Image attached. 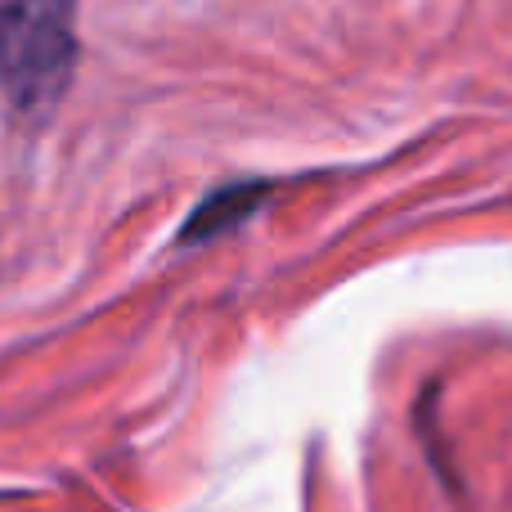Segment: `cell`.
Returning <instances> with one entry per match:
<instances>
[{"label": "cell", "mask_w": 512, "mask_h": 512, "mask_svg": "<svg viewBox=\"0 0 512 512\" xmlns=\"http://www.w3.org/2000/svg\"><path fill=\"white\" fill-rule=\"evenodd\" d=\"M77 63L72 0H0V99L18 117H45Z\"/></svg>", "instance_id": "cell-1"}, {"label": "cell", "mask_w": 512, "mask_h": 512, "mask_svg": "<svg viewBox=\"0 0 512 512\" xmlns=\"http://www.w3.org/2000/svg\"><path fill=\"white\" fill-rule=\"evenodd\" d=\"M270 198V185L265 180H234V185H221L203 198V203L189 212L185 230H180V248H198V243H212L221 234L239 230L248 216H256V207Z\"/></svg>", "instance_id": "cell-2"}]
</instances>
